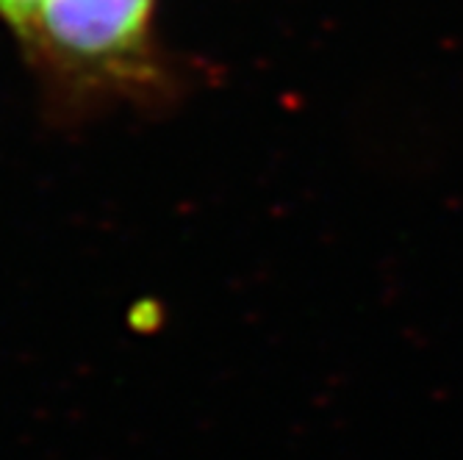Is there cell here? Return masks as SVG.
Instances as JSON below:
<instances>
[{"label": "cell", "mask_w": 463, "mask_h": 460, "mask_svg": "<svg viewBox=\"0 0 463 460\" xmlns=\"http://www.w3.org/2000/svg\"><path fill=\"white\" fill-rule=\"evenodd\" d=\"M158 0H39L12 33L59 122L170 106L184 75L156 31Z\"/></svg>", "instance_id": "6da1fadb"}, {"label": "cell", "mask_w": 463, "mask_h": 460, "mask_svg": "<svg viewBox=\"0 0 463 460\" xmlns=\"http://www.w3.org/2000/svg\"><path fill=\"white\" fill-rule=\"evenodd\" d=\"M36 4L39 0H0V23L14 33L36 9Z\"/></svg>", "instance_id": "7a4b0ae2"}]
</instances>
